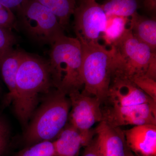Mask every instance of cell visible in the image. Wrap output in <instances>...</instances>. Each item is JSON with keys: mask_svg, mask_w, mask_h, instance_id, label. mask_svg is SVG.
Returning <instances> with one entry per match:
<instances>
[{"mask_svg": "<svg viewBox=\"0 0 156 156\" xmlns=\"http://www.w3.org/2000/svg\"><path fill=\"white\" fill-rule=\"evenodd\" d=\"M54 89L48 59L23 51L11 103L23 127H26L42 98Z\"/></svg>", "mask_w": 156, "mask_h": 156, "instance_id": "6da1fadb", "label": "cell"}, {"mask_svg": "<svg viewBox=\"0 0 156 156\" xmlns=\"http://www.w3.org/2000/svg\"><path fill=\"white\" fill-rule=\"evenodd\" d=\"M70 107L68 95L60 90L53 89L45 95L25 128L26 146L56 139L67 124Z\"/></svg>", "mask_w": 156, "mask_h": 156, "instance_id": "7a4b0ae2", "label": "cell"}, {"mask_svg": "<svg viewBox=\"0 0 156 156\" xmlns=\"http://www.w3.org/2000/svg\"><path fill=\"white\" fill-rule=\"evenodd\" d=\"M49 58L50 74L54 88L68 95L83 87L82 77L83 51L76 37L65 34L50 44Z\"/></svg>", "mask_w": 156, "mask_h": 156, "instance_id": "3957f363", "label": "cell"}, {"mask_svg": "<svg viewBox=\"0 0 156 156\" xmlns=\"http://www.w3.org/2000/svg\"><path fill=\"white\" fill-rule=\"evenodd\" d=\"M80 43L84 87L82 92L97 98L102 103L106 98L112 76L116 69V50L114 46L108 49L105 45L99 43Z\"/></svg>", "mask_w": 156, "mask_h": 156, "instance_id": "277c9868", "label": "cell"}, {"mask_svg": "<svg viewBox=\"0 0 156 156\" xmlns=\"http://www.w3.org/2000/svg\"><path fill=\"white\" fill-rule=\"evenodd\" d=\"M18 13L23 27L37 41L50 45L64 34L56 15L35 0H28Z\"/></svg>", "mask_w": 156, "mask_h": 156, "instance_id": "5b68a950", "label": "cell"}, {"mask_svg": "<svg viewBox=\"0 0 156 156\" xmlns=\"http://www.w3.org/2000/svg\"><path fill=\"white\" fill-rule=\"evenodd\" d=\"M70 110L68 123L75 128L88 143L95 135L92 126L103 120L102 102L94 96L80 90H73L68 94Z\"/></svg>", "mask_w": 156, "mask_h": 156, "instance_id": "8992f818", "label": "cell"}, {"mask_svg": "<svg viewBox=\"0 0 156 156\" xmlns=\"http://www.w3.org/2000/svg\"><path fill=\"white\" fill-rule=\"evenodd\" d=\"M112 46L115 48L121 61L120 69L115 76L131 80L136 76L145 75L153 52L147 45L137 40L130 28Z\"/></svg>", "mask_w": 156, "mask_h": 156, "instance_id": "52a82bcc", "label": "cell"}, {"mask_svg": "<svg viewBox=\"0 0 156 156\" xmlns=\"http://www.w3.org/2000/svg\"><path fill=\"white\" fill-rule=\"evenodd\" d=\"M73 15L76 38L80 42L99 43L105 29L107 15L96 0H80Z\"/></svg>", "mask_w": 156, "mask_h": 156, "instance_id": "ba28073f", "label": "cell"}, {"mask_svg": "<svg viewBox=\"0 0 156 156\" xmlns=\"http://www.w3.org/2000/svg\"><path fill=\"white\" fill-rule=\"evenodd\" d=\"M102 110V121L114 127L156 125V103L154 102L128 106H109Z\"/></svg>", "mask_w": 156, "mask_h": 156, "instance_id": "9c48e42d", "label": "cell"}, {"mask_svg": "<svg viewBox=\"0 0 156 156\" xmlns=\"http://www.w3.org/2000/svg\"><path fill=\"white\" fill-rule=\"evenodd\" d=\"M112 107L131 106L154 101L128 78L122 76L112 77L106 98Z\"/></svg>", "mask_w": 156, "mask_h": 156, "instance_id": "30bf717a", "label": "cell"}, {"mask_svg": "<svg viewBox=\"0 0 156 156\" xmlns=\"http://www.w3.org/2000/svg\"><path fill=\"white\" fill-rule=\"evenodd\" d=\"M94 131L99 156H128L130 151L120 127H114L102 121Z\"/></svg>", "mask_w": 156, "mask_h": 156, "instance_id": "8fae6325", "label": "cell"}, {"mask_svg": "<svg viewBox=\"0 0 156 156\" xmlns=\"http://www.w3.org/2000/svg\"><path fill=\"white\" fill-rule=\"evenodd\" d=\"M123 132L131 152L136 156H156V125L134 126Z\"/></svg>", "mask_w": 156, "mask_h": 156, "instance_id": "7c38bea8", "label": "cell"}, {"mask_svg": "<svg viewBox=\"0 0 156 156\" xmlns=\"http://www.w3.org/2000/svg\"><path fill=\"white\" fill-rule=\"evenodd\" d=\"M53 143L55 156H79L81 148L85 147L89 143L68 123Z\"/></svg>", "mask_w": 156, "mask_h": 156, "instance_id": "4fadbf2b", "label": "cell"}, {"mask_svg": "<svg viewBox=\"0 0 156 156\" xmlns=\"http://www.w3.org/2000/svg\"><path fill=\"white\" fill-rule=\"evenodd\" d=\"M23 50L13 49L0 60V74L8 89L4 99V105L12 103L15 92L16 78Z\"/></svg>", "mask_w": 156, "mask_h": 156, "instance_id": "5bb4252c", "label": "cell"}, {"mask_svg": "<svg viewBox=\"0 0 156 156\" xmlns=\"http://www.w3.org/2000/svg\"><path fill=\"white\" fill-rule=\"evenodd\" d=\"M129 19L130 27L133 35L140 41L147 45L153 52L156 49V21L141 16L137 13Z\"/></svg>", "mask_w": 156, "mask_h": 156, "instance_id": "9a60e30c", "label": "cell"}, {"mask_svg": "<svg viewBox=\"0 0 156 156\" xmlns=\"http://www.w3.org/2000/svg\"><path fill=\"white\" fill-rule=\"evenodd\" d=\"M129 22L128 17L109 15L107 16L105 29L101 35L105 46H113L124 35Z\"/></svg>", "mask_w": 156, "mask_h": 156, "instance_id": "2e32d148", "label": "cell"}, {"mask_svg": "<svg viewBox=\"0 0 156 156\" xmlns=\"http://www.w3.org/2000/svg\"><path fill=\"white\" fill-rule=\"evenodd\" d=\"M56 15L62 26L65 28L77 6L76 0H35Z\"/></svg>", "mask_w": 156, "mask_h": 156, "instance_id": "e0dca14e", "label": "cell"}, {"mask_svg": "<svg viewBox=\"0 0 156 156\" xmlns=\"http://www.w3.org/2000/svg\"><path fill=\"white\" fill-rule=\"evenodd\" d=\"M101 6L107 16L116 15L129 18L136 13L138 3L136 0H106Z\"/></svg>", "mask_w": 156, "mask_h": 156, "instance_id": "ac0fdd59", "label": "cell"}, {"mask_svg": "<svg viewBox=\"0 0 156 156\" xmlns=\"http://www.w3.org/2000/svg\"><path fill=\"white\" fill-rule=\"evenodd\" d=\"M14 156H55L53 141H44L27 146Z\"/></svg>", "mask_w": 156, "mask_h": 156, "instance_id": "d6986e66", "label": "cell"}, {"mask_svg": "<svg viewBox=\"0 0 156 156\" xmlns=\"http://www.w3.org/2000/svg\"><path fill=\"white\" fill-rule=\"evenodd\" d=\"M17 39L12 30L0 26V60L14 49Z\"/></svg>", "mask_w": 156, "mask_h": 156, "instance_id": "ffe728a7", "label": "cell"}, {"mask_svg": "<svg viewBox=\"0 0 156 156\" xmlns=\"http://www.w3.org/2000/svg\"><path fill=\"white\" fill-rule=\"evenodd\" d=\"M131 81L143 92L156 102V80L145 75L136 76Z\"/></svg>", "mask_w": 156, "mask_h": 156, "instance_id": "44dd1931", "label": "cell"}, {"mask_svg": "<svg viewBox=\"0 0 156 156\" xmlns=\"http://www.w3.org/2000/svg\"><path fill=\"white\" fill-rule=\"evenodd\" d=\"M11 132L8 123L0 116V156H3L9 147Z\"/></svg>", "mask_w": 156, "mask_h": 156, "instance_id": "7402d4cb", "label": "cell"}, {"mask_svg": "<svg viewBox=\"0 0 156 156\" xmlns=\"http://www.w3.org/2000/svg\"><path fill=\"white\" fill-rule=\"evenodd\" d=\"M16 20L14 12L0 3V26L5 28H15Z\"/></svg>", "mask_w": 156, "mask_h": 156, "instance_id": "603a6c76", "label": "cell"}, {"mask_svg": "<svg viewBox=\"0 0 156 156\" xmlns=\"http://www.w3.org/2000/svg\"><path fill=\"white\" fill-rule=\"evenodd\" d=\"M28 0H0V3L11 11L19 12Z\"/></svg>", "mask_w": 156, "mask_h": 156, "instance_id": "cb8c5ba5", "label": "cell"}, {"mask_svg": "<svg viewBox=\"0 0 156 156\" xmlns=\"http://www.w3.org/2000/svg\"><path fill=\"white\" fill-rule=\"evenodd\" d=\"M145 75L156 80V52H153Z\"/></svg>", "mask_w": 156, "mask_h": 156, "instance_id": "d4e9b609", "label": "cell"}, {"mask_svg": "<svg viewBox=\"0 0 156 156\" xmlns=\"http://www.w3.org/2000/svg\"><path fill=\"white\" fill-rule=\"evenodd\" d=\"M82 156H99L96 146L95 137H93L89 144L85 147Z\"/></svg>", "mask_w": 156, "mask_h": 156, "instance_id": "484cf974", "label": "cell"}, {"mask_svg": "<svg viewBox=\"0 0 156 156\" xmlns=\"http://www.w3.org/2000/svg\"><path fill=\"white\" fill-rule=\"evenodd\" d=\"M145 9L149 12L154 13L156 10V0H143Z\"/></svg>", "mask_w": 156, "mask_h": 156, "instance_id": "4316f807", "label": "cell"}, {"mask_svg": "<svg viewBox=\"0 0 156 156\" xmlns=\"http://www.w3.org/2000/svg\"><path fill=\"white\" fill-rule=\"evenodd\" d=\"M128 156H135L134 155V154H133V153H132V152L130 151V152H129V154H128Z\"/></svg>", "mask_w": 156, "mask_h": 156, "instance_id": "83f0119b", "label": "cell"}, {"mask_svg": "<svg viewBox=\"0 0 156 156\" xmlns=\"http://www.w3.org/2000/svg\"></svg>", "mask_w": 156, "mask_h": 156, "instance_id": "f1b7e54d", "label": "cell"}]
</instances>
